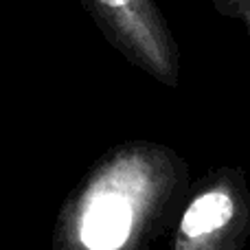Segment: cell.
Wrapping results in <instances>:
<instances>
[{"label": "cell", "mask_w": 250, "mask_h": 250, "mask_svg": "<svg viewBox=\"0 0 250 250\" xmlns=\"http://www.w3.org/2000/svg\"><path fill=\"white\" fill-rule=\"evenodd\" d=\"M189 187V167L171 147L114 145L62 204L53 250H145L178 217Z\"/></svg>", "instance_id": "cell-1"}, {"label": "cell", "mask_w": 250, "mask_h": 250, "mask_svg": "<svg viewBox=\"0 0 250 250\" xmlns=\"http://www.w3.org/2000/svg\"><path fill=\"white\" fill-rule=\"evenodd\" d=\"M171 250H244L250 239V187L239 167L208 169L178 211Z\"/></svg>", "instance_id": "cell-2"}, {"label": "cell", "mask_w": 250, "mask_h": 250, "mask_svg": "<svg viewBox=\"0 0 250 250\" xmlns=\"http://www.w3.org/2000/svg\"><path fill=\"white\" fill-rule=\"evenodd\" d=\"M108 44L167 88L180 82V51L154 0H82Z\"/></svg>", "instance_id": "cell-3"}, {"label": "cell", "mask_w": 250, "mask_h": 250, "mask_svg": "<svg viewBox=\"0 0 250 250\" xmlns=\"http://www.w3.org/2000/svg\"><path fill=\"white\" fill-rule=\"evenodd\" d=\"M213 9L229 20H237L250 40V0H211Z\"/></svg>", "instance_id": "cell-4"}]
</instances>
